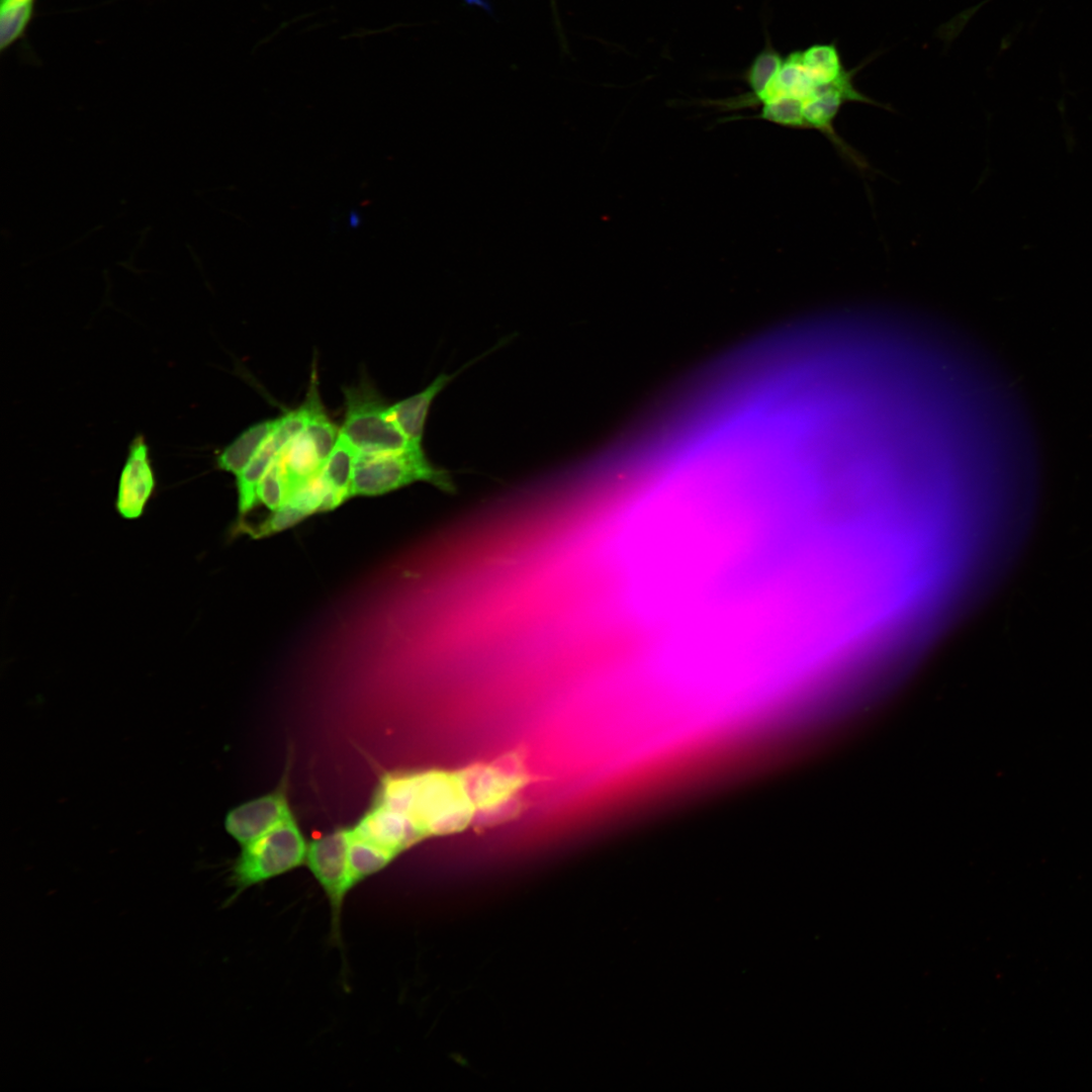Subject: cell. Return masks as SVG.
<instances>
[{
  "instance_id": "6",
  "label": "cell",
  "mask_w": 1092,
  "mask_h": 1092,
  "mask_svg": "<svg viewBox=\"0 0 1092 1092\" xmlns=\"http://www.w3.org/2000/svg\"><path fill=\"white\" fill-rule=\"evenodd\" d=\"M350 828H338L307 844L305 863L322 888L330 908V939L342 945L345 900L355 888L349 859Z\"/></svg>"
},
{
  "instance_id": "15",
  "label": "cell",
  "mask_w": 1092,
  "mask_h": 1092,
  "mask_svg": "<svg viewBox=\"0 0 1092 1092\" xmlns=\"http://www.w3.org/2000/svg\"><path fill=\"white\" fill-rule=\"evenodd\" d=\"M316 378H312L304 400L307 410V424L304 432L311 439L318 460L325 467L340 435V430L329 419L322 404Z\"/></svg>"
},
{
  "instance_id": "4",
  "label": "cell",
  "mask_w": 1092,
  "mask_h": 1092,
  "mask_svg": "<svg viewBox=\"0 0 1092 1092\" xmlns=\"http://www.w3.org/2000/svg\"><path fill=\"white\" fill-rule=\"evenodd\" d=\"M417 481L429 482L445 492L455 489L450 473L432 464L422 447L389 453H359L350 497L381 495Z\"/></svg>"
},
{
  "instance_id": "9",
  "label": "cell",
  "mask_w": 1092,
  "mask_h": 1092,
  "mask_svg": "<svg viewBox=\"0 0 1092 1092\" xmlns=\"http://www.w3.org/2000/svg\"><path fill=\"white\" fill-rule=\"evenodd\" d=\"M292 816L285 785H281L273 792L231 810L225 817V829L242 846Z\"/></svg>"
},
{
  "instance_id": "17",
  "label": "cell",
  "mask_w": 1092,
  "mask_h": 1092,
  "mask_svg": "<svg viewBox=\"0 0 1092 1092\" xmlns=\"http://www.w3.org/2000/svg\"><path fill=\"white\" fill-rule=\"evenodd\" d=\"M395 857L392 852L356 835L350 827L349 859L354 887L381 872Z\"/></svg>"
},
{
  "instance_id": "23",
  "label": "cell",
  "mask_w": 1092,
  "mask_h": 1092,
  "mask_svg": "<svg viewBox=\"0 0 1092 1092\" xmlns=\"http://www.w3.org/2000/svg\"><path fill=\"white\" fill-rule=\"evenodd\" d=\"M359 218L360 217L358 216L357 212L356 213L352 212L351 215H350V224H351V226L356 228L359 224V220H360Z\"/></svg>"
},
{
  "instance_id": "14",
  "label": "cell",
  "mask_w": 1092,
  "mask_h": 1092,
  "mask_svg": "<svg viewBox=\"0 0 1092 1092\" xmlns=\"http://www.w3.org/2000/svg\"><path fill=\"white\" fill-rule=\"evenodd\" d=\"M803 67L816 87L837 84L858 71L843 68L835 43H815L801 51Z\"/></svg>"
},
{
  "instance_id": "18",
  "label": "cell",
  "mask_w": 1092,
  "mask_h": 1092,
  "mask_svg": "<svg viewBox=\"0 0 1092 1092\" xmlns=\"http://www.w3.org/2000/svg\"><path fill=\"white\" fill-rule=\"evenodd\" d=\"M784 59L771 46H766L752 61L745 79L752 91V99L760 102L775 82Z\"/></svg>"
},
{
  "instance_id": "16",
  "label": "cell",
  "mask_w": 1092,
  "mask_h": 1092,
  "mask_svg": "<svg viewBox=\"0 0 1092 1092\" xmlns=\"http://www.w3.org/2000/svg\"><path fill=\"white\" fill-rule=\"evenodd\" d=\"M278 452L269 437L251 462L236 475L238 491V520H244L245 516L254 509L258 503V486Z\"/></svg>"
},
{
  "instance_id": "5",
  "label": "cell",
  "mask_w": 1092,
  "mask_h": 1092,
  "mask_svg": "<svg viewBox=\"0 0 1092 1092\" xmlns=\"http://www.w3.org/2000/svg\"><path fill=\"white\" fill-rule=\"evenodd\" d=\"M343 392L345 418L340 433L359 453H389L415 447L391 420L389 405L369 381L344 387Z\"/></svg>"
},
{
  "instance_id": "3",
  "label": "cell",
  "mask_w": 1092,
  "mask_h": 1092,
  "mask_svg": "<svg viewBox=\"0 0 1092 1092\" xmlns=\"http://www.w3.org/2000/svg\"><path fill=\"white\" fill-rule=\"evenodd\" d=\"M307 844L294 816L242 845L230 874L234 901L249 888L284 875L305 863Z\"/></svg>"
},
{
  "instance_id": "13",
  "label": "cell",
  "mask_w": 1092,
  "mask_h": 1092,
  "mask_svg": "<svg viewBox=\"0 0 1092 1092\" xmlns=\"http://www.w3.org/2000/svg\"><path fill=\"white\" fill-rule=\"evenodd\" d=\"M278 419L256 423L243 431L216 456L219 470L238 475L274 432Z\"/></svg>"
},
{
  "instance_id": "12",
  "label": "cell",
  "mask_w": 1092,
  "mask_h": 1092,
  "mask_svg": "<svg viewBox=\"0 0 1092 1092\" xmlns=\"http://www.w3.org/2000/svg\"><path fill=\"white\" fill-rule=\"evenodd\" d=\"M358 454L359 451L340 433L321 475L327 492L323 512L333 510L350 498Z\"/></svg>"
},
{
  "instance_id": "20",
  "label": "cell",
  "mask_w": 1092,
  "mask_h": 1092,
  "mask_svg": "<svg viewBox=\"0 0 1092 1092\" xmlns=\"http://www.w3.org/2000/svg\"><path fill=\"white\" fill-rule=\"evenodd\" d=\"M803 102L791 97H779L762 104L759 117L784 126L807 128Z\"/></svg>"
},
{
  "instance_id": "11",
  "label": "cell",
  "mask_w": 1092,
  "mask_h": 1092,
  "mask_svg": "<svg viewBox=\"0 0 1092 1092\" xmlns=\"http://www.w3.org/2000/svg\"><path fill=\"white\" fill-rule=\"evenodd\" d=\"M459 372L439 374L425 389L388 406L391 420L415 447H422L425 424L434 398Z\"/></svg>"
},
{
  "instance_id": "10",
  "label": "cell",
  "mask_w": 1092,
  "mask_h": 1092,
  "mask_svg": "<svg viewBox=\"0 0 1092 1092\" xmlns=\"http://www.w3.org/2000/svg\"><path fill=\"white\" fill-rule=\"evenodd\" d=\"M351 829L356 835L396 856L423 839L407 817L374 801Z\"/></svg>"
},
{
  "instance_id": "21",
  "label": "cell",
  "mask_w": 1092,
  "mask_h": 1092,
  "mask_svg": "<svg viewBox=\"0 0 1092 1092\" xmlns=\"http://www.w3.org/2000/svg\"><path fill=\"white\" fill-rule=\"evenodd\" d=\"M257 495L258 500L265 505L271 512L279 509L285 502L286 488L284 473L278 454L262 477L258 486Z\"/></svg>"
},
{
  "instance_id": "7",
  "label": "cell",
  "mask_w": 1092,
  "mask_h": 1092,
  "mask_svg": "<svg viewBox=\"0 0 1092 1092\" xmlns=\"http://www.w3.org/2000/svg\"><path fill=\"white\" fill-rule=\"evenodd\" d=\"M461 775L476 815L487 820L502 817L512 807L527 779L522 760L514 754L472 765Z\"/></svg>"
},
{
  "instance_id": "2",
  "label": "cell",
  "mask_w": 1092,
  "mask_h": 1092,
  "mask_svg": "<svg viewBox=\"0 0 1092 1092\" xmlns=\"http://www.w3.org/2000/svg\"><path fill=\"white\" fill-rule=\"evenodd\" d=\"M373 801L407 817L422 838L459 832L476 815L461 770L388 772Z\"/></svg>"
},
{
  "instance_id": "19",
  "label": "cell",
  "mask_w": 1092,
  "mask_h": 1092,
  "mask_svg": "<svg viewBox=\"0 0 1092 1092\" xmlns=\"http://www.w3.org/2000/svg\"><path fill=\"white\" fill-rule=\"evenodd\" d=\"M34 0H12L1 3L0 51H5L24 32L33 14Z\"/></svg>"
},
{
  "instance_id": "1",
  "label": "cell",
  "mask_w": 1092,
  "mask_h": 1092,
  "mask_svg": "<svg viewBox=\"0 0 1092 1092\" xmlns=\"http://www.w3.org/2000/svg\"><path fill=\"white\" fill-rule=\"evenodd\" d=\"M616 593L623 651L637 667L694 681L751 667L762 605L747 548L691 535L631 545Z\"/></svg>"
},
{
  "instance_id": "8",
  "label": "cell",
  "mask_w": 1092,
  "mask_h": 1092,
  "mask_svg": "<svg viewBox=\"0 0 1092 1092\" xmlns=\"http://www.w3.org/2000/svg\"><path fill=\"white\" fill-rule=\"evenodd\" d=\"M157 487L149 446L144 435L138 434L128 446L120 471L115 497V510L124 520L140 519Z\"/></svg>"
},
{
  "instance_id": "24",
  "label": "cell",
  "mask_w": 1092,
  "mask_h": 1092,
  "mask_svg": "<svg viewBox=\"0 0 1092 1092\" xmlns=\"http://www.w3.org/2000/svg\"><path fill=\"white\" fill-rule=\"evenodd\" d=\"M8 1H12V0H1V3L8 2Z\"/></svg>"
},
{
  "instance_id": "22",
  "label": "cell",
  "mask_w": 1092,
  "mask_h": 1092,
  "mask_svg": "<svg viewBox=\"0 0 1092 1092\" xmlns=\"http://www.w3.org/2000/svg\"><path fill=\"white\" fill-rule=\"evenodd\" d=\"M308 415L304 402L298 408L290 411L278 419V424L270 436L278 453L304 431Z\"/></svg>"
}]
</instances>
